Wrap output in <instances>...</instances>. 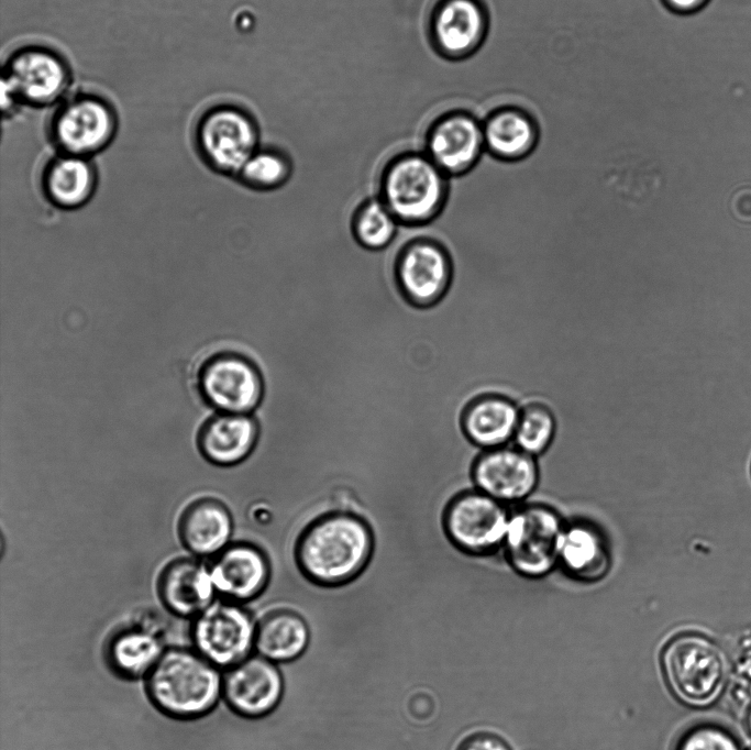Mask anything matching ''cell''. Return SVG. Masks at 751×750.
I'll return each mask as SVG.
<instances>
[{
	"label": "cell",
	"mask_w": 751,
	"mask_h": 750,
	"mask_svg": "<svg viewBox=\"0 0 751 750\" xmlns=\"http://www.w3.org/2000/svg\"><path fill=\"white\" fill-rule=\"evenodd\" d=\"M748 726H749V730H750V732H751V710H750V714H749V717H748Z\"/></svg>",
	"instance_id": "836d02e7"
},
{
	"label": "cell",
	"mask_w": 751,
	"mask_h": 750,
	"mask_svg": "<svg viewBox=\"0 0 751 750\" xmlns=\"http://www.w3.org/2000/svg\"><path fill=\"white\" fill-rule=\"evenodd\" d=\"M209 570L216 591L236 603L257 598L272 574L267 555L245 541L230 543L214 556Z\"/></svg>",
	"instance_id": "2e32d148"
},
{
	"label": "cell",
	"mask_w": 751,
	"mask_h": 750,
	"mask_svg": "<svg viewBox=\"0 0 751 750\" xmlns=\"http://www.w3.org/2000/svg\"><path fill=\"white\" fill-rule=\"evenodd\" d=\"M284 693L285 681L279 666L259 654L249 655L229 666L222 677V695L229 707L246 719L273 713Z\"/></svg>",
	"instance_id": "4fadbf2b"
},
{
	"label": "cell",
	"mask_w": 751,
	"mask_h": 750,
	"mask_svg": "<svg viewBox=\"0 0 751 750\" xmlns=\"http://www.w3.org/2000/svg\"><path fill=\"white\" fill-rule=\"evenodd\" d=\"M456 750H511L509 746L499 737L487 734L477 732L464 738Z\"/></svg>",
	"instance_id": "4dcf8cb0"
},
{
	"label": "cell",
	"mask_w": 751,
	"mask_h": 750,
	"mask_svg": "<svg viewBox=\"0 0 751 750\" xmlns=\"http://www.w3.org/2000/svg\"><path fill=\"white\" fill-rule=\"evenodd\" d=\"M676 750H741L725 729L713 725L693 727L680 739Z\"/></svg>",
	"instance_id": "f546056e"
},
{
	"label": "cell",
	"mask_w": 751,
	"mask_h": 750,
	"mask_svg": "<svg viewBox=\"0 0 751 750\" xmlns=\"http://www.w3.org/2000/svg\"><path fill=\"white\" fill-rule=\"evenodd\" d=\"M146 686L154 705L176 718L205 715L222 694L217 665L185 649L164 651L147 673Z\"/></svg>",
	"instance_id": "7a4b0ae2"
},
{
	"label": "cell",
	"mask_w": 751,
	"mask_h": 750,
	"mask_svg": "<svg viewBox=\"0 0 751 750\" xmlns=\"http://www.w3.org/2000/svg\"><path fill=\"white\" fill-rule=\"evenodd\" d=\"M448 177L423 151H405L386 166L379 198L399 223L424 224L442 209Z\"/></svg>",
	"instance_id": "3957f363"
},
{
	"label": "cell",
	"mask_w": 751,
	"mask_h": 750,
	"mask_svg": "<svg viewBox=\"0 0 751 750\" xmlns=\"http://www.w3.org/2000/svg\"><path fill=\"white\" fill-rule=\"evenodd\" d=\"M554 431L552 413L542 406H530L520 413L515 439L521 451L534 455L549 446Z\"/></svg>",
	"instance_id": "f1b7e54d"
},
{
	"label": "cell",
	"mask_w": 751,
	"mask_h": 750,
	"mask_svg": "<svg viewBox=\"0 0 751 750\" xmlns=\"http://www.w3.org/2000/svg\"><path fill=\"white\" fill-rule=\"evenodd\" d=\"M310 639L309 624L301 614L275 608L257 621L254 647L259 655L275 663H289L307 651Z\"/></svg>",
	"instance_id": "44dd1931"
},
{
	"label": "cell",
	"mask_w": 751,
	"mask_h": 750,
	"mask_svg": "<svg viewBox=\"0 0 751 750\" xmlns=\"http://www.w3.org/2000/svg\"><path fill=\"white\" fill-rule=\"evenodd\" d=\"M564 529L557 515L543 506L510 516L502 544L511 565L530 577L549 573L559 561Z\"/></svg>",
	"instance_id": "9c48e42d"
},
{
	"label": "cell",
	"mask_w": 751,
	"mask_h": 750,
	"mask_svg": "<svg viewBox=\"0 0 751 750\" xmlns=\"http://www.w3.org/2000/svg\"><path fill=\"white\" fill-rule=\"evenodd\" d=\"M258 438L259 426L252 415L219 412L201 426L197 445L210 463L233 466L252 454Z\"/></svg>",
	"instance_id": "ac0fdd59"
},
{
	"label": "cell",
	"mask_w": 751,
	"mask_h": 750,
	"mask_svg": "<svg viewBox=\"0 0 751 750\" xmlns=\"http://www.w3.org/2000/svg\"><path fill=\"white\" fill-rule=\"evenodd\" d=\"M751 470V468H750Z\"/></svg>",
	"instance_id": "e575fe53"
},
{
	"label": "cell",
	"mask_w": 751,
	"mask_h": 750,
	"mask_svg": "<svg viewBox=\"0 0 751 750\" xmlns=\"http://www.w3.org/2000/svg\"><path fill=\"white\" fill-rule=\"evenodd\" d=\"M485 148L505 163L528 157L538 143V126L533 119L518 108H501L483 123Z\"/></svg>",
	"instance_id": "603a6c76"
},
{
	"label": "cell",
	"mask_w": 751,
	"mask_h": 750,
	"mask_svg": "<svg viewBox=\"0 0 751 750\" xmlns=\"http://www.w3.org/2000/svg\"><path fill=\"white\" fill-rule=\"evenodd\" d=\"M1 81L23 107L53 108L71 92L74 71L60 51L47 44L26 43L8 53Z\"/></svg>",
	"instance_id": "52a82bcc"
},
{
	"label": "cell",
	"mask_w": 751,
	"mask_h": 750,
	"mask_svg": "<svg viewBox=\"0 0 751 750\" xmlns=\"http://www.w3.org/2000/svg\"><path fill=\"white\" fill-rule=\"evenodd\" d=\"M255 627L250 613L236 602H218L197 615L192 628L196 648L217 666H231L251 652Z\"/></svg>",
	"instance_id": "8fae6325"
},
{
	"label": "cell",
	"mask_w": 751,
	"mask_h": 750,
	"mask_svg": "<svg viewBox=\"0 0 751 750\" xmlns=\"http://www.w3.org/2000/svg\"><path fill=\"white\" fill-rule=\"evenodd\" d=\"M163 652V637L136 622L112 638L108 658L115 672L137 677L148 673Z\"/></svg>",
	"instance_id": "d4e9b609"
},
{
	"label": "cell",
	"mask_w": 751,
	"mask_h": 750,
	"mask_svg": "<svg viewBox=\"0 0 751 750\" xmlns=\"http://www.w3.org/2000/svg\"><path fill=\"white\" fill-rule=\"evenodd\" d=\"M665 5L676 12L682 14L694 13L703 9L709 0H663Z\"/></svg>",
	"instance_id": "d6a6232c"
},
{
	"label": "cell",
	"mask_w": 751,
	"mask_h": 750,
	"mask_svg": "<svg viewBox=\"0 0 751 750\" xmlns=\"http://www.w3.org/2000/svg\"><path fill=\"white\" fill-rule=\"evenodd\" d=\"M559 561L574 576L595 580L607 569V551L598 532L585 525L564 529Z\"/></svg>",
	"instance_id": "484cf974"
},
{
	"label": "cell",
	"mask_w": 751,
	"mask_h": 750,
	"mask_svg": "<svg viewBox=\"0 0 751 750\" xmlns=\"http://www.w3.org/2000/svg\"><path fill=\"white\" fill-rule=\"evenodd\" d=\"M399 222L380 198L367 201L356 213L353 231L357 241L371 250H383L395 239Z\"/></svg>",
	"instance_id": "83f0119b"
},
{
	"label": "cell",
	"mask_w": 751,
	"mask_h": 750,
	"mask_svg": "<svg viewBox=\"0 0 751 750\" xmlns=\"http://www.w3.org/2000/svg\"><path fill=\"white\" fill-rule=\"evenodd\" d=\"M198 388L210 407L227 413L252 415L265 396L259 368L234 350L218 352L203 363Z\"/></svg>",
	"instance_id": "ba28073f"
},
{
	"label": "cell",
	"mask_w": 751,
	"mask_h": 750,
	"mask_svg": "<svg viewBox=\"0 0 751 750\" xmlns=\"http://www.w3.org/2000/svg\"><path fill=\"white\" fill-rule=\"evenodd\" d=\"M509 519L500 501L478 490L455 496L444 509L442 526L457 549L481 554L504 543Z\"/></svg>",
	"instance_id": "30bf717a"
},
{
	"label": "cell",
	"mask_w": 751,
	"mask_h": 750,
	"mask_svg": "<svg viewBox=\"0 0 751 750\" xmlns=\"http://www.w3.org/2000/svg\"><path fill=\"white\" fill-rule=\"evenodd\" d=\"M22 107L23 104L13 90L1 81V111L3 119L11 118Z\"/></svg>",
	"instance_id": "1f68e13d"
},
{
	"label": "cell",
	"mask_w": 751,
	"mask_h": 750,
	"mask_svg": "<svg viewBox=\"0 0 751 750\" xmlns=\"http://www.w3.org/2000/svg\"><path fill=\"white\" fill-rule=\"evenodd\" d=\"M233 519L228 507L206 497L190 503L178 522L183 545L199 556L217 555L230 544Z\"/></svg>",
	"instance_id": "ffe728a7"
},
{
	"label": "cell",
	"mask_w": 751,
	"mask_h": 750,
	"mask_svg": "<svg viewBox=\"0 0 751 750\" xmlns=\"http://www.w3.org/2000/svg\"><path fill=\"white\" fill-rule=\"evenodd\" d=\"M216 592L209 567L194 559L169 562L158 580L165 606L179 616H197L212 604Z\"/></svg>",
	"instance_id": "d6986e66"
},
{
	"label": "cell",
	"mask_w": 751,
	"mask_h": 750,
	"mask_svg": "<svg viewBox=\"0 0 751 750\" xmlns=\"http://www.w3.org/2000/svg\"><path fill=\"white\" fill-rule=\"evenodd\" d=\"M487 25L486 10L479 0H439L431 12L429 35L442 56L460 59L481 46Z\"/></svg>",
	"instance_id": "9a60e30c"
},
{
	"label": "cell",
	"mask_w": 751,
	"mask_h": 750,
	"mask_svg": "<svg viewBox=\"0 0 751 750\" xmlns=\"http://www.w3.org/2000/svg\"><path fill=\"white\" fill-rule=\"evenodd\" d=\"M519 419L520 412L510 400L486 396L466 407L462 429L471 442L493 450L515 437Z\"/></svg>",
	"instance_id": "cb8c5ba5"
},
{
	"label": "cell",
	"mask_w": 751,
	"mask_h": 750,
	"mask_svg": "<svg viewBox=\"0 0 751 750\" xmlns=\"http://www.w3.org/2000/svg\"><path fill=\"white\" fill-rule=\"evenodd\" d=\"M396 277L405 296L417 306L438 301L452 279V262L439 243L419 239L409 243L396 263Z\"/></svg>",
	"instance_id": "5bb4252c"
},
{
	"label": "cell",
	"mask_w": 751,
	"mask_h": 750,
	"mask_svg": "<svg viewBox=\"0 0 751 750\" xmlns=\"http://www.w3.org/2000/svg\"><path fill=\"white\" fill-rule=\"evenodd\" d=\"M422 151L445 175H464L479 164L486 152L483 124L465 111L443 113L428 126Z\"/></svg>",
	"instance_id": "7c38bea8"
},
{
	"label": "cell",
	"mask_w": 751,
	"mask_h": 750,
	"mask_svg": "<svg viewBox=\"0 0 751 750\" xmlns=\"http://www.w3.org/2000/svg\"><path fill=\"white\" fill-rule=\"evenodd\" d=\"M192 142L201 161L228 177H235L262 145L259 126L253 114L232 102L206 107L195 121Z\"/></svg>",
	"instance_id": "5b68a950"
},
{
	"label": "cell",
	"mask_w": 751,
	"mask_h": 750,
	"mask_svg": "<svg viewBox=\"0 0 751 750\" xmlns=\"http://www.w3.org/2000/svg\"><path fill=\"white\" fill-rule=\"evenodd\" d=\"M374 534L363 518L345 511L321 516L302 530L295 547L299 572L312 584L339 587L366 570Z\"/></svg>",
	"instance_id": "6da1fadb"
},
{
	"label": "cell",
	"mask_w": 751,
	"mask_h": 750,
	"mask_svg": "<svg viewBox=\"0 0 751 750\" xmlns=\"http://www.w3.org/2000/svg\"><path fill=\"white\" fill-rule=\"evenodd\" d=\"M661 664L671 692L684 704L704 707L721 694L727 679L722 650L698 633H681L664 647Z\"/></svg>",
	"instance_id": "8992f818"
},
{
	"label": "cell",
	"mask_w": 751,
	"mask_h": 750,
	"mask_svg": "<svg viewBox=\"0 0 751 750\" xmlns=\"http://www.w3.org/2000/svg\"><path fill=\"white\" fill-rule=\"evenodd\" d=\"M97 185V172L88 157L58 153L53 156L43 173L46 197L63 209H75L85 205Z\"/></svg>",
	"instance_id": "7402d4cb"
},
{
	"label": "cell",
	"mask_w": 751,
	"mask_h": 750,
	"mask_svg": "<svg viewBox=\"0 0 751 750\" xmlns=\"http://www.w3.org/2000/svg\"><path fill=\"white\" fill-rule=\"evenodd\" d=\"M119 125V112L108 97L76 90L53 107L46 135L58 153L91 158L113 142Z\"/></svg>",
	"instance_id": "277c9868"
},
{
	"label": "cell",
	"mask_w": 751,
	"mask_h": 750,
	"mask_svg": "<svg viewBox=\"0 0 751 750\" xmlns=\"http://www.w3.org/2000/svg\"><path fill=\"white\" fill-rule=\"evenodd\" d=\"M291 174L288 155L273 145H261L246 161L235 178L256 189H273L281 186Z\"/></svg>",
	"instance_id": "4316f807"
},
{
	"label": "cell",
	"mask_w": 751,
	"mask_h": 750,
	"mask_svg": "<svg viewBox=\"0 0 751 750\" xmlns=\"http://www.w3.org/2000/svg\"><path fill=\"white\" fill-rule=\"evenodd\" d=\"M473 479L479 492L500 503L518 501L534 489L538 467L532 455L521 450L497 448L476 460Z\"/></svg>",
	"instance_id": "e0dca14e"
}]
</instances>
